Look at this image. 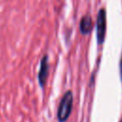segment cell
<instances>
[{
  "mask_svg": "<svg viewBox=\"0 0 122 122\" xmlns=\"http://www.w3.org/2000/svg\"><path fill=\"white\" fill-rule=\"evenodd\" d=\"M72 92L71 91H68L63 95L60 104L57 110V118L59 122H66L71 112L72 109Z\"/></svg>",
  "mask_w": 122,
  "mask_h": 122,
  "instance_id": "cell-1",
  "label": "cell"
},
{
  "mask_svg": "<svg viewBox=\"0 0 122 122\" xmlns=\"http://www.w3.org/2000/svg\"><path fill=\"white\" fill-rule=\"evenodd\" d=\"M106 36V11L101 9L97 14L96 21V38L98 44H103Z\"/></svg>",
  "mask_w": 122,
  "mask_h": 122,
  "instance_id": "cell-2",
  "label": "cell"
},
{
  "mask_svg": "<svg viewBox=\"0 0 122 122\" xmlns=\"http://www.w3.org/2000/svg\"><path fill=\"white\" fill-rule=\"evenodd\" d=\"M48 74H49V58L48 55L45 54L40 62V69H39V72H38V82L41 88H43L47 82V78H48Z\"/></svg>",
  "mask_w": 122,
  "mask_h": 122,
  "instance_id": "cell-3",
  "label": "cell"
},
{
  "mask_svg": "<svg viewBox=\"0 0 122 122\" xmlns=\"http://www.w3.org/2000/svg\"><path fill=\"white\" fill-rule=\"evenodd\" d=\"M92 20L89 15L82 17L80 21V31L82 34H89L92 30Z\"/></svg>",
  "mask_w": 122,
  "mask_h": 122,
  "instance_id": "cell-4",
  "label": "cell"
},
{
  "mask_svg": "<svg viewBox=\"0 0 122 122\" xmlns=\"http://www.w3.org/2000/svg\"><path fill=\"white\" fill-rule=\"evenodd\" d=\"M119 71H120V78L122 81V53H121V58H120V62H119Z\"/></svg>",
  "mask_w": 122,
  "mask_h": 122,
  "instance_id": "cell-5",
  "label": "cell"
},
{
  "mask_svg": "<svg viewBox=\"0 0 122 122\" xmlns=\"http://www.w3.org/2000/svg\"><path fill=\"white\" fill-rule=\"evenodd\" d=\"M120 122H122V118H121V120H120Z\"/></svg>",
  "mask_w": 122,
  "mask_h": 122,
  "instance_id": "cell-6",
  "label": "cell"
}]
</instances>
